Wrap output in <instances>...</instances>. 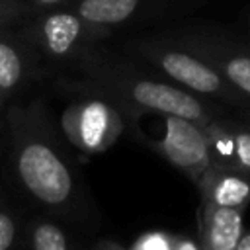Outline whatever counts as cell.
<instances>
[{
  "instance_id": "cell-1",
  "label": "cell",
  "mask_w": 250,
  "mask_h": 250,
  "mask_svg": "<svg viewBox=\"0 0 250 250\" xmlns=\"http://www.w3.org/2000/svg\"><path fill=\"white\" fill-rule=\"evenodd\" d=\"M10 166L18 186L49 213L70 217L80 203L78 178L37 100L8 113Z\"/></svg>"
},
{
  "instance_id": "cell-2",
  "label": "cell",
  "mask_w": 250,
  "mask_h": 250,
  "mask_svg": "<svg viewBox=\"0 0 250 250\" xmlns=\"http://www.w3.org/2000/svg\"><path fill=\"white\" fill-rule=\"evenodd\" d=\"M76 64L84 76L78 86L109 100L123 115H133L131 119H137L143 113H158L160 117L178 115L207 125L221 115L215 104L189 94L170 80H158L125 61L96 49V45L88 49Z\"/></svg>"
},
{
  "instance_id": "cell-3",
  "label": "cell",
  "mask_w": 250,
  "mask_h": 250,
  "mask_svg": "<svg viewBox=\"0 0 250 250\" xmlns=\"http://www.w3.org/2000/svg\"><path fill=\"white\" fill-rule=\"evenodd\" d=\"M131 51L148 61L160 74L176 86L207 102L248 105V102L199 55L174 39H141L131 43Z\"/></svg>"
},
{
  "instance_id": "cell-4",
  "label": "cell",
  "mask_w": 250,
  "mask_h": 250,
  "mask_svg": "<svg viewBox=\"0 0 250 250\" xmlns=\"http://www.w3.org/2000/svg\"><path fill=\"white\" fill-rule=\"evenodd\" d=\"M16 27L31 55L51 62H76L88 49L109 35L90 25L70 6L43 12Z\"/></svg>"
},
{
  "instance_id": "cell-5",
  "label": "cell",
  "mask_w": 250,
  "mask_h": 250,
  "mask_svg": "<svg viewBox=\"0 0 250 250\" xmlns=\"http://www.w3.org/2000/svg\"><path fill=\"white\" fill-rule=\"evenodd\" d=\"M61 129L68 143L80 152L102 154L121 137L125 115L109 100L92 94L64 107Z\"/></svg>"
},
{
  "instance_id": "cell-6",
  "label": "cell",
  "mask_w": 250,
  "mask_h": 250,
  "mask_svg": "<svg viewBox=\"0 0 250 250\" xmlns=\"http://www.w3.org/2000/svg\"><path fill=\"white\" fill-rule=\"evenodd\" d=\"M162 119L164 135L156 141H148V145L166 162H170L193 184H197L213 164L205 127L178 115H164Z\"/></svg>"
},
{
  "instance_id": "cell-7",
  "label": "cell",
  "mask_w": 250,
  "mask_h": 250,
  "mask_svg": "<svg viewBox=\"0 0 250 250\" xmlns=\"http://www.w3.org/2000/svg\"><path fill=\"white\" fill-rule=\"evenodd\" d=\"M174 41L207 61L250 104V47L213 31H186Z\"/></svg>"
},
{
  "instance_id": "cell-8",
  "label": "cell",
  "mask_w": 250,
  "mask_h": 250,
  "mask_svg": "<svg viewBox=\"0 0 250 250\" xmlns=\"http://www.w3.org/2000/svg\"><path fill=\"white\" fill-rule=\"evenodd\" d=\"M203 127L209 139L211 162L250 176V125L219 115Z\"/></svg>"
},
{
  "instance_id": "cell-9",
  "label": "cell",
  "mask_w": 250,
  "mask_h": 250,
  "mask_svg": "<svg viewBox=\"0 0 250 250\" xmlns=\"http://www.w3.org/2000/svg\"><path fill=\"white\" fill-rule=\"evenodd\" d=\"M195 188L199 189L201 203L207 205L244 211L250 203V176L232 168L211 164Z\"/></svg>"
},
{
  "instance_id": "cell-10",
  "label": "cell",
  "mask_w": 250,
  "mask_h": 250,
  "mask_svg": "<svg viewBox=\"0 0 250 250\" xmlns=\"http://www.w3.org/2000/svg\"><path fill=\"white\" fill-rule=\"evenodd\" d=\"M244 232V211L201 203L199 244L203 250H234Z\"/></svg>"
},
{
  "instance_id": "cell-11",
  "label": "cell",
  "mask_w": 250,
  "mask_h": 250,
  "mask_svg": "<svg viewBox=\"0 0 250 250\" xmlns=\"http://www.w3.org/2000/svg\"><path fill=\"white\" fill-rule=\"evenodd\" d=\"M33 55L12 27H0V94L4 100L23 88L33 70Z\"/></svg>"
},
{
  "instance_id": "cell-12",
  "label": "cell",
  "mask_w": 250,
  "mask_h": 250,
  "mask_svg": "<svg viewBox=\"0 0 250 250\" xmlns=\"http://www.w3.org/2000/svg\"><path fill=\"white\" fill-rule=\"evenodd\" d=\"M68 6L90 25L111 33L137 20L148 8V0H72Z\"/></svg>"
},
{
  "instance_id": "cell-13",
  "label": "cell",
  "mask_w": 250,
  "mask_h": 250,
  "mask_svg": "<svg viewBox=\"0 0 250 250\" xmlns=\"http://www.w3.org/2000/svg\"><path fill=\"white\" fill-rule=\"evenodd\" d=\"M25 250H74V246L61 225L45 217H33L25 227Z\"/></svg>"
},
{
  "instance_id": "cell-14",
  "label": "cell",
  "mask_w": 250,
  "mask_h": 250,
  "mask_svg": "<svg viewBox=\"0 0 250 250\" xmlns=\"http://www.w3.org/2000/svg\"><path fill=\"white\" fill-rule=\"evenodd\" d=\"M72 0H0V27H14L43 12L68 6Z\"/></svg>"
},
{
  "instance_id": "cell-15",
  "label": "cell",
  "mask_w": 250,
  "mask_h": 250,
  "mask_svg": "<svg viewBox=\"0 0 250 250\" xmlns=\"http://www.w3.org/2000/svg\"><path fill=\"white\" fill-rule=\"evenodd\" d=\"M0 250H25V230L16 213L4 205H0Z\"/></svg>"
},
{
  "instance_id": "cell-16",
  "label": "cell",
  "mask_w": 250,
  "mask_h": 250,
  "mask_svg": "<svg viewBox=\"0 0 250 250\" xmlns=\"http://www.w3.org/2000/svg\"><path fill=\"white\" fill-rule=\"evenodd\" d=\"M129 250H174V234L164 230H146L133 240Z\"/></svg>"
},
{
  "instance_id": "cell-17",
  "label": "cell",
  "mask_w": 250,
  "mask_h": 250,
  "mask_svg": "<svg viewBox=\"0 0 250 250\" xmlns=\"http://www.w3.org/2000/svg\"><path fill=\"white\" fill-rule=\"evenodd\" d=\"M174 250H203L199 240L186 236V234H174Z\"/></svg>"
},
{
  "instance_id": "cell-18",
  "label": "cell",
  "mask_w": 250,
  "mask_h": 250,
  "mask_svg": "<svg viewBox=\"0 0 250 250\" xmlns=\"http://www.w3.org/2000/svg\"><path fill=\"white\" fill-rule=\"evenodd\" d=\"M92 250H129L125 246H121L119 242H113V240H100Z\"/></svg>"
},
{
  "instance_id": "cell-19",
  "label": "cell",
  "mask_w": 250,
  "mask_h": 250,
  "mask_svg": "<svg viewBox=\"0 0 250 250\" xmlns=\"http://www.w3.org/2000/svg\"><path fill=\"white\" fill-rule=\"evenodd\" d=\"M234 250H250V230H244Z\"/></svg>"
},
{
  "instance_id": "cell-20",
  "label": "cell",
  "mask_w": 250,
  "mask_h": 250,
  "mask_svg": "<svg viewBox=\"0 0 250 250\" xmlns=\"http://www.w3.org/2000/svg\"><path fill=\"white\" fill-rule=\"evenodd\" d=\"M242 121H244L246 125H250V104H248V105H244V111H242Z\"/></svg>"
},
{
  "instance_id": "cell-21",
  "label": "cell",
  "mask_w": 250,
  "mask_h": 250,
  "mask_svg": "<svg viewBox=\"0 0 250 250\" xmlns=\"http://www.w3.org/2000/svg\"><path fill=\"white\" fill-rule=\"evenodd\" d=\"M2 104H4V96L0 94V107H2Z\"/></svg>"
}]
</instances>
